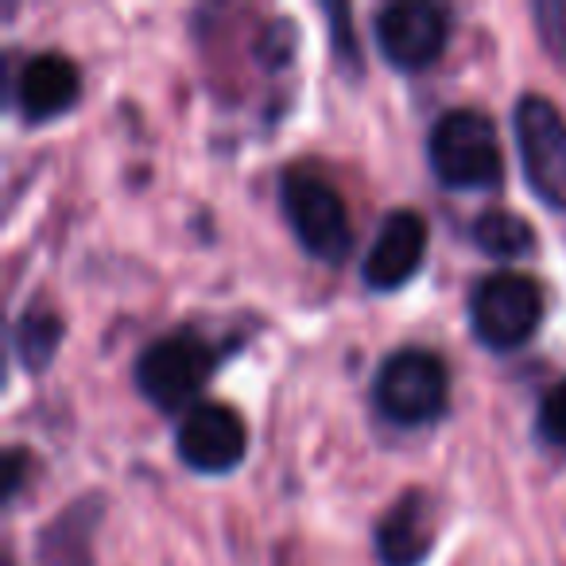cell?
Here are the masks:
<instances>
[{
  "mask_svg": "<svg viewBox=\"0 0 566 566\" xmlns=\"http://www.w3.org/2000/svg\"><path fill=\"white\" fill-rule=\"evenodd\" d=\"M280 206L283 218L300 237V244L311 256L338 264L354 249V229H349V213L342 195L323 179V175L307 171V167H287L280 179Z\"/></svg>",
  "mask_w": 566,
  "mask_h": 566,
  "instance_id": "cell-4",
  "label": "cell"
},
{
  "mask_svg": "<svg viewBox=\"0 0 566 566\" xmlns=\"http://www.w3.org/2000/svg\"><path fill=\"white\" fill-rule=\"evenodd\" d=\"M427 256V221L419 210H392L380 221L373 249L361 260V275L373 292H396L419 272Z\"/></svg>",
  "mask_w": 566,
  "mask_h": 566,
  "instance_id": "cell-9",
  "label": "cell"
},
{
  "mask_svg": "<svg viewBox=\"0 0 566 566\" xmlns=\"http://www.w3.org/2000/svg\"><path fill=\"white\" fill-rule=\"evenodd\" d=\"M427 159L442 187L493 190L504 179V156L496 125L481 109H450L427 136Z\"/></svg>",
  "mask_w": 566,
  "mask_h": 566,
  "instance_id": "cell-1",
  "label": "cell"
},
{
  "mask_svg": "<svg viewBox=\"0 0 566 566\" xmlns=\"http://www.w3.org/2000/svg\"><path fill=\"white\" fill-rule=\"evenodd\" d=\"M20 478H24V454H20V450H12V454H9V481H4V496H17Z\"/></svg>",
  "mask_w": 566,
  "mask_h": 566,
  "instance_id": "cell-15",
  "label": "cell"
},
{
  "mask_svg": "<svg viewBox=\"0 0 566 566\" xmlns=\"http://www.w3.org/2000/svg\"><path fill=\"white\" fill-rule=\"evenodd\" d=\"M524 179L543 206L566 213V120L547 97L524 94L512 109Z\"/></svg>",
  "mask_w": 566,
  "mask_h": 566,
  "instance_id": "cell-6",
  "label": "cell"
},
{
  "mask_svg": "<svg viewBox=\"0 0 566 566\" xmlns=\"http://www.w3.org/2000/svg\"><path fill=\"white\" fill-rule=\"evenodd\" d=\"M78 66L66 55H55V51H43V55H32L24 63L17 78V105L24 113L28 125H43V120L66 113L74 102H78Z\"/></svg>",
  "mask_w": 566,
  "mask_h": 566,
  "instance_id": "cell-11",
  "label": "cell"
},
{
  "mask_svg": "<svg viewBox=\"0 0 566 566\" xmlns=\"http://www.w3.org/2000/svg\"><path fill=\"white\" fill-rule=\"evenodd\" d=\"M179 458L198 473H229L249 450L244 419L229 403H195L175 434Z\"/></svg>",
  "mask_w": 566,
  "mask_h": 566,
  "instance_id": "cell-8",
  "label": "cell"
},
{
  "mask_svg": "<svg viewBox=\"0 0 566 566\" xmlns=\"http://www.w3.org/2000/svg\"><path fill=\"white\" fill-rule=\"evenodd\" d=\"M535 427H539V439L547 442V447L566 450V380L547 388V396L539 400Z\"/></svg>",
  "mask_w": 566,
  "mask_h": 566,
  "instance_id": "cell-14",
  "label": "cell"
},
{
  "mask_svg": "<svg viewBox=\"0 0 566 566\" xmlns=\"http://www.w3.org/2000/svg\"><path fill=\"white\" fill-rule=\"evenodd\" d=\"M450 377L439 354L423 346H403L380 361L373 377V403L396 427H423L447 411Z\"/></svg>",
  "mask_w": 566,
  "mask_h": 566,
  "instance_id": "cell-2",
  "label": "cell"
},
{
  "mask_svg": "<svg viewBox=\"0 0 566 566\" xmlns=\"http://www.w3.org/2000/svg\"><path fill=\"white\" fill-rule=\"evenodd\" d=\"M535 233L524 218H516L512 210H485L478 221H473V244H478L485 256L496 260H512L524 256L532 249Z\"/></svg>",
  "mask_w": 566,
  "mask_h": 566,
  "instance_id": "cell-12",
  "label": "cell"
},
{
  "mask_svg": "<svg viewBox=\"0 0 566 566\" xmlns=\"http://www.w3.org/2000/svg\"><path fill=\"white\" fill-rule=\"evenodd\" d=\"M543 287L532 275L489 272L470 292V331L485 349L509 354L532 342L543 323Z\"/></svg>",
  "mask_w": 566,
  "mask_h": 566,
  "instance_id": "cell-3",
  "label": "cell"
},
{
  "mask_svg": "<svg viewBox=\"0 0 566 566\" xmlns=\"http://www.w3.org/2000/svg\"><path fill=\"white\" fill-rule=\"evenodd\" d=\"M373 35L396 71H423L447 48L450 17L434 4H385L373 20Z\"/></svg>",
  "mask_w": 566,
  "mask_h": 566,
  "instance_id": "cell-7",
  "label": "cell"
},
{
  "mask_svg": "<svg viewBox=\"0 0 566 566\" xmlns=\"http://www.w3.org/2000/svg\"><path fill=\"white\" fill-rule=\"evenodd\" d=\"M59 342H63V323L51 311H32L28 307L17 323V354L28 369H43L55 357Z\"/></svg>",
  "mask_w": 566,
  "mask_h": 566,
  "instance_id": "cell-13",
  "label": "cell"
},
{
  "mask_svg": "<svg viewBox=\"0 0 566 566\" xmlns=\"http://www.w3.org/2000/svg\"><path fill=\"white\" fill-rule=\"evenodd\" d=\"M213 365H218V349L210 342L198 338L195 331H175L148 342L144 354L136 357V388L159 411H190Z\"/></svg>",
  "mask_w": 566,
  "mask_h": 566,
  "instance_id": "cell-5",
  "label": "cell"
},
{
  "mask_svg": "<svg viewBox=\"0 0 566 566\" xmlns=\"http://www.w3.org/2000/svg\"><path fill=\"white\" fill-rule=\"evenodd\" d=\"M434 543V504L423 489L396 496L377 524V555L385 566H419Z\"/></svg>",
  "mask_w": 566,
  "mask_h": 566,
  "instance_id": "cell-10",
  "label": "cell"
}]
</instances>
